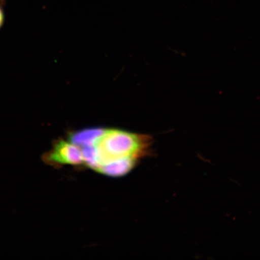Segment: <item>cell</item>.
Here are the masks:
<instances>
[{"label": "cell", "mask_w": 260, "mask_h": 260, "mask_svg": "<svg viewBox=\"0 0 260 260\" xmlns=\"http://www.w3.org/2000/svg\"><path fill=\"white\" fill-rule=\"evenodd\" d=\"M45 160L53 165L77 166L84 164L82 150L73 143L58 140L53 148L44 156Z\"/></svg>", "instance_id": "cell-2"}, {"label": "cell", "mask_w": 260, "mask_h": 260, "mask_svg": "<svg viewBox=\"0 0 260 260\" xmlns=\"http://www.w3.org/2000/svg\"><path fill=\"white\" fill-rule=\"evenodd\" d=\"M104 130L101 128H91L72 133L69 136L70 141L81 148L92 146L103 134Z\"/></svg>", "instance_id": "cell-4"}, {"label": "cell", "mask_w": 260, "mask_h": 260, "mask_svg": "<svg viewBox=\"0 0 260 260\" xmlns=\"http://www.w3.org/2000/svg\"><path fill=\"white\" fill-rule=\"evenodd\" d=\"M136 160L137 158H135L118 159L101 165L96 171L107 176L121 177L128 174L135 167Z\"/></svg>", "instance_id": "cell-3"}, {"label": "cell", "mask_w": 260, "mask_h": 260, "mask_svg": "<svg viewBox=\"0 0 260 260\" xmlns=\"http://www.w3.org/2000/svg\"><path fill=\"white\" fill-rule=\"evenodd\" d=\"M7 0H0V30L5 24L6 20L5 7Z\"/></svg>", "instance_id": "cell-5"}, {"label": "cell", "mask_w": 260, "mask_h": 260, "mask_svg": "<svg viewBox=\"0 0 260 260\" xmlns=\"http://www.w3.org/2000/svg\"><path fill=\"white\" fill-rule=\"evenodd\" d=\"M149 137L144 135L117 129L104 130L96 140L95 148L99 168L107 162L125 158H138L145 154L149 145ZM97 169L96 171L97 170Z\"/></svg>", "instance_id": "cell-1"}]
</instances>
